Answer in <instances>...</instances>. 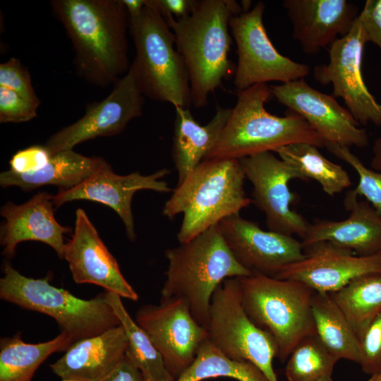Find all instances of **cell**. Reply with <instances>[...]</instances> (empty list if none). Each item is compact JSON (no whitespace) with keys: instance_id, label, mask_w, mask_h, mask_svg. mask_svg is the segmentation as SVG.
I'll return each mask as SVG.
<instances>
[{"instance_id":"836d02e7","label":"cell","mask_w":381,"mask_h":381,"mask_svg":"<svg viewBox=\"0 0 381 381\" xmlns=\"http://www.w3.org/2000/svg\"><path fill=\"white\" fill-rule=\"evenodd\" d=\"M362 370L370 375L381 372V313L372 321L360 339Z\"/></svg>"},{"instance_id":"4dcf8cb0","label":"cell","mask_w":381,"mask_h":381,"mask_svg":"<svg viewBox=\"0 0 381 381\" xmlns=\"http://www.w3.org/2000/svg\"><path fill=\"white\" fill-rule=\"evenodd\" d=\"M219 377L238 381H269L253 363L229 358L208 339L199 348L191 365L175 381H201Z\"/></svg>"},{"instance_id":"52a82bcc","label":"cell","mask_w":381,"mask_h":381,"mask_svg":"<svg viewBox=\"0 0 381 381\" xmlns=\"http://www.w3.org/2000/svg\"><path fill=\"white\" fill-rule=\"evenodd\" d=\"M237 279L246 315L274 337L282 362L301 339L316 334L311 308L314 291L309 286L255 273Z\"/></svg>"},{"instance_id":"d4e9b609","label":"cell","mask_w":381,"mask_h":381,"mask_svg":"<svg viewBox=\"0 0 381 381\" xmlns=\"http://www.w3.org/2000/svg\"><path fill=\"white\" fill-rule=\"evenodd\" d=\"M106 162L102 157L64 150L52 155L47 164L37 171L19 174L9 169L1 172L0 185L3 188L18 186L24 191L47 185L67 190L81 183Z\"/></svg>"},{"instance_id":"1f68e13d","label":"cell","mask_w":381,"mask_h":381,"mask_svg":"<svg viewBox=\"0 0 381 381\" xmlns=\"http://www.w3.org/2000/svg\"><path fill=\"white\" fill-rule=\"evenodd\" d=\"M337 361L317 334L307 336L298 342L290 354L285 375L289 381H315L332 375Z\"/></svg>"},{"instance_id":"7c38bea8","label":"cell","mask_w":381,"mask_h":381,"mask_svg":"<svg viewBox=\"0 0 381 381\" xmlns=\"http://www.w3.org/2000/svg\"><path fill=\"white\" fill-rule=\"evenodd\" d=\"M135 321L148 335L175 380L191 365L208 339L207 329L195 320L187 302L181 298L143 305Z\"/></svg>"},{"instance_id":"4fadbf2b","label":"cell","mask_w":381,"mask_h":381,"mask_svg":"<svg viewBox=\"0 0 381 381\" xmlns=\"http://www.w3.org/2000/svg\"><path fill=\"white\" fill-rule=\"evenodd\" d=\"M239 160L253 186L251 200L265 213L269 230L291 236L296 234L303 238L309 223L291 209L295 195L290 191L289 182L296 179L306 181L303 176L270 152Z\"/></svg>"},{"instance_id":"ba28073f","label":"cell","mask_w":381,"mask_h":381,"mask_svg":"<svg viewBox=\"0 0 381 381\" xmlns=\"http://www.w3.org/2000/svg\"><path fill=\"white\" fill-rule=\"evenodd\" d=\"M0 298L22 308L54 318L74 343L121 325L106 293L89 299L75 297L49 284L48 277L32 279L21 274L8 262L2 267Z\"/></svg>"},{"instance_id":"277c9868","label":"cell","mask_w":381,"mask_h":381,"mask_svg":"<svg viewBox=\"0 0 381 381\" xmlns=\"http://www.w3.org/2000/svg\"><path fill=\"white\" fill-rule=\"evenodd\" d=\"M245 178L239 159L203 160L173 190L162 210L169 219L183 214L179 242L190 241L248 206L252 200L244 192Z\"/></svg>"},{"instance_id":"ab89813d","label":"cell","mask_w":381,"mask_h":381,"mask_svg":"<svg viewBox=\"0 0 381 381\" xmlns=\"http://www.w3.org/2000/svg\"><path fill=\"white\" fill-rule=\"evenodd\" d=\"M163 17L174 15L181 18L189 15L194 6L195 0H153Z\"/></svg>"},{"instance_id":"8992f818","label":"cell","mask_w":381,"mask_h":381,"mask_svg":"<svg viewBox=\"0 0 381 381\" xmlns=\"http://www.w3.org/2000/svg\"><path fill=\"white\" fill-rule=\"evenodd\" d=\"M135 56L130 68L144 96L189 109L190 84L175 35L154 4L147 0L141 14L129 18Z\"/></svg>"},{"instance_id":"83f0119b","label":"cell","mask_w":381,"mask_h":381,"mask_svg":"<svg viewBox=\"0 0 381 381\" xmlns=\"http://www.w3.org/2000/svg\"><path fill=\"white\" fill-rule=\"evenodd\" d=\"M330 295L360 341L381 313V273L359 277Z\"/></svg>"},{"instance_id":"cb8c5ba5","label":"cell","mask_w":381,"mask_h":381,"mask_svg":"<svg viewBox=\"0 0 381 381\" xmlns=\"http://www.w3.org/2000/svg\"><path fill=\"white\" fill-rule=\"evenodd\" d=\"M176 117L172 143V159L178 172L177 186L205 159L217 143L231 109L217 106L209 123L200 125L189 109L174 107Z\"/></svg>"},{"instance_id":"f35d334b","label":"cell","mask_w":381,"mask_h":381,"mask_svg":"<svg viewBox=\"0 0 381 381\" xmlns=\"http://www.w3.org/2000/svg\"><path fill=\"white\" fill-rule=\"evenodd\" d=\"M97 381H144L140 370L126 356L107 375Z\"/></svg>"},{"instance_id":"d6986e66","label":"cell","mask_w":381,"mask_h":381,"mask_svg":"<svg viewBox=\"0 0 381 381\" xmlns=\"http://www.w3.org/2000/svg\"><path fill=\"white\" fill-rule=\"evenodd\" d=\"M64 259L77 284H93L132 301L138 295L123 276L84 210L75 212L73 234L66 243Z\"/></svg>"},{"instance_id":"5bb4252c","label":"cell","mask_w":381,"mask_h":381,"mask_svg":"<svg viewBox=\"0 0 381 381\" xmlns=\"http://www.w3.org/2000/svg\"><path fill=\"white\" fill-rule=\"evenodd\" d=\"M144 101L135 75L129 68L104 99L88 104L83 116L54 133L44 145L52 156L97 137L119 134L131 120L141 116Z\"/></svg>"},{"instance_id":"5b68a950","label":"cell","mask_w":381,"mask_h":381,"mask_svg":"<svg viewBox=\"0 0 381 381\" xmlns=\"http://www.w3.org/2000/svg\"><path fill=\"white\" fill-rule=\"evenodd\" d=\"M168 260L160 300H185L195 320L207 329L212 296L226 279L251 273L229 250L219 224L165 252Z\"/></svg>"},{"instance_id":"4316f807","label":"cell","mask_w":381,"mask_h":381,"mask_svg":"<svg viewBox=\"0 0 381 381\" xmlns=\"http://www.w3.org/2000/svg\"><path fill=\"white\" fill-rule=\"evenodd\" d=\"M311 308L316 334L339 361H360V341L330 294L314 291Z\"/></svg>"},{"instance_id":"9c48e42d","label":"cell","mask_w":381,"mask_h":381,"mask_svg":"<svg viewBox=\"0 0 381 381\" xmlns=\"http://www.w3.org/2000/svg\"><path fill=\"white\" fill-rule=\"evenodd\" d=\"M207 331L209 341L226 357L250 362L269 381H278L272 365L278 346L268 332L246 315L237 277L225 279L213 293Z\"/></svg>"},{"instance_id":"8d00e7d4","label":"cell","mask_w":381,"mask_h":381,"mask_svg":"<svg viewBox=\"0 0 381 381\" xmlns=\"http://www.w3.org/2000/svg\"><path fill=\"white\" fill-rule=\"evenodd\" d=\"M52 155L45 145H35L20 150L11 157V170L16 173H28L37 171L49 162Z\"/></svg>"},{"instance_id":"603a6c76","label":"cell","mask_w":381,"mask_h":381,"mask_svg":"<svg viewBox=\"0 0 381 381\" xmlns=\"http://www.w3.org/2000/svg\"><path fill=\"white\" fill-rule=\"evenodd\" d=\"M127 346L128 338L121 325L75 341L49 367L62 380L97 381L120 363Z\"/></svg>"},{"instance_id":"9a60e30c","label":"cell","mask_w":381,"mask_h":381,"mask_svg":"<svg viewBox=\"0 0 381 381\" xmlns=\"http://www.w3.org/2000/svg\"><path fill=\"white\" fill-rule=\"evenodd\" d=\"M279 103L302 118L325 143L365 147L369 138L365 128L332 95L314 89L304 79L270 86Z\"/></svg>"},{"instance_id":"d590c367","label":"cell","mask_w":381,"mask_h":381,"mask_svg":"<svg viewBox=\"0 0 381 381\" xmlns=\"http://www.w3.org/2000/svg\"><path fill=\"white\" fill-rule=\"evenodd\" d=\"M0 87L10 89L30 100L40 102L28 70L17 58L12 57L0 64Z\"/></svg>"},{"instance_id":"7a4b0ae2","label":"cell","mask_w":381,"mask_h":381,"mask_svg":"<svg viewBox=\"0 0 381 381\" xmlns=\"http://www.w3.org/2000/svg\"><path fill=\"white\" fill-rule=\"evenodd\" d=\"M242 12L235 1L195 0L187 16L164 17L175 35L188 75L191 104L196 108L206 106L210 95L232 72L229 20Z\"/></svg>"},{"instance_id":"7bdbcfd3","label":"cell","mask_w":381,"mask_h":381,"mask_svg":"<svg viewBox=\"0 0 381 381\" xmlns=\"http://www.w3.org/2000/svg\"><path fill=\"white\" fill-rule=\"evenodd\" d=\"M368 381H381V372L372 375Z\"/></svg>"},{"instance_id":"b9f144b4","label":"cell","mask_w":381,"mask_h":381,"mask_svg":"<svg viewBox=\"0 0 381 381\" xmlns=\"http://www.w3.org/2000/svg\"><path fill=\"white\" fill-rule=\"evenodd\" d=\"M373 157L370 162V167L375 171H381V136L374 141L373 148Z\"/></svg>"},{"instance_id":"8fae6325","label":"cell","mask_w":381,"mask_h":381,"mask_svg":"<svg viewBox=\"0 0 381 381\" xmlns=\"http://www.w3.org/2000/svg\"><path fill=\"white\" fill-rule=\"evenodd\" d=\"M368 43L357 18L351 31L329 47V62L313 69L315 80L332 86V95L340 97L360 125L381 126V103L369 91L362 73L363 50Z\"/></svg>"},{"instance_id":"60d3db41","label":"cell","mask_w":381,"mask_h":381,"mask_svg":"<svg viewBox=\"0 0 381 381\" xmlns=\"http://www.w3.org/2000/svg\"><path fill=\"white\" fill-rule=\"evenodd\" d=\"M147 0H122L126 11L129 15V18L138 17L144 7L147 4Z\"/></svg>"},{"instance_id":"2e32d148","label":"cell","mask_w":381,"mask_h":381,"mask_svg":"<svg viewBox=\"0 0 381 381\" xmlns=\"http://www.w3.org/2000/svg\"><path fill=\"white\" fill-rule=\"evenodd\" d=\"M219 226L235 259L251 274L274 277L306 258L302 243L293 236L265 231L239 214L222 219Z\"/></svg>"},{"instance_id":"30bf717a","label":"cell","mask_w":381,"mask_h":381,"mask_svg":"<svg viewBox=\"0 0 381 381\" xmlns=\"http://www.w3.org/2000/svg\"><path fill=\"white\" fill-rule=\"evenodd\" d=\"M262 1L253 8L234 16L229 28L237 47L238 63L234 85L236 92L257 84L277 81L286 83L304 79L310 68L279 53L269 38L263 24Z\"/></svg>"},{"instance_id":"f6af8a7d","label":"cell","mask_w":381,"mask_h":381,"mask_svg":"<svg viewBox=\"0 0 381 381\" xmlns=\"http://www.w3.org/2000/svg\"><path fill=\"white\" fill-rule=\"evenodd\" d=\"M61 381H75V380H68V379H64Z\"/></svg>"},{"instance_id":"ac0fdd59","label":"cell","mask_w":381,"mask_h":381,"mask_svg":"<svg viewBox=\"0 0 381 381\" xmlns=\"http://www.w3.org/2000/svg\"><path fill=\"white\" fill-rule=\"evenodd\" d=\"M169 172L167 169H162L147 176L138 171L121 176L115 174L106 162L79 185L67 190H60L53 195V202L56 207L78 200L104 204L119 214L124 224L127 237L134 241L136 234L131 210L133 195L140 190L161 193L171 191L166 181L159 180Z\"/></svg>"},{"instance_id":"f546056e","label":"cell","mask_w":381,"mask_h":381,"mask_svg":"<svg viewBox=\"0 0 381 381\" xmlns=\"http://www.w3.org/2000/svg\"><path fill=\"white\" fill-rule=\"evenodd\" d=\"M275 152L306 180L312 179L318 181L329 196L341 193L351 185L347 171L341 165L325 157L313 145L297 143L282 147Z\"/></svg>"},{"instance_id":"e0dca14e","label":"cell","mask_w":381,"mask_h":381,"mask_svg":"<svg viewBox=\"0 0 381 381\" xmlns=\"http://www.w3.org/2000/svg\"><path fill=\"white\" fill-rule=\"evenodd\" d=\"M303 246L306 258L285 267L274 278L301 282L315 292L331 294L359 277L381 273V253L358 256L329 241Z\"/></svg>"},{"instance_id":"74e56055","label":"cell","mask_w":381,"mask_h":381,"mask_svg":"<svg viewBox=\"0 0 381 381\" xmlns=\"http://www.w3.org/2000/svg\"><path fill=\"white\" fill-rule=\"evenodd\" d=\"M368 42L381 50V0H367L358 16Z\"/></svg>"},{"instance_id":"ffe728a7","label":"cell","mask_w":381,"mask_h":381,"mask_svg":"<svg viewBox=\"0 0 381 381\" xmlns=\"http://www.w3.org/2000/svg\"><path fill=\"white\" fill-rule=\"evenodd\" d=\"M292 37L307 54L328 48L351 30L359 13L346 0H284Z\"/></svg>"},{"instance_id":"ee69618b","label":"cell","mask_w":381,"mask_h":381,"mask_svg":"<svg viewBox=\"0 0 381 381\" xmlns=\"http://www.w3.org/2000/svg\"><path fill=\"white\" fill-rule=\"evenodd\" d=\"M315 381H333V380L332 378V375H327L322 377Z\"/></svg>"},{"instance_id":"6da1fadb","label":"cell","mask_w":381,"mask_h":381,"mask_svg":"<svg viewBox=\"0 0 381 381\" xmlns=\"http://www.w3.org/2000/svg\"><path fill=\"white\" fill-rule=\"evenodd\" d=\"M50 6L71 42L80 77L104 87L127 73V11L122 0H52Z\"/></svg>"},{"instance_id":"7402d4cb","label":"cell","mask_w":381,"mask_h":381,"mask_svg":"<svg viewBox=\"0 0 381 381\" xmlns=\"http://www.w3.org/2000/svg\"><path fill=\"white\" fill-rule=\"evenodd\" d=\"M349 217L342 221H317L309 224L303 246L329 241L356 255L381 253V216L368 201H358L349 191L344 199Z\"/></svg>"},{"instance_id":"e575fe53","label":"cell","mask_w":381,"mask_h":381,"mask_svg":"<svg viewBox=\"0 0 381 381\" xmlns=\"http://www.w3.org/2000/svg\"><path fill=\"white\" fill-rule=\"evenodd\" d=\"M40 102L30 100L18 93L0 87V122L21 123L37 116Z\"/></svg>"},{"instance_id":"3957f363","label":"cell","mask_w":381,"mask_h":381,"mask_svg":"<svg viewBox=\"0 0 381 381\" xmlns=\"http://www.w3.org/2000/svg\"><path fill=\"white\" fill-rule=\"evenodd\" d=\"M271 96L267 84L237 92L236 103L204 160L240 159L297 143L325 147L324 140L300 115L289 110L284 116L268 112L265 104Z\"/></svg>"},{"instance_id":"f1b7e54d","label":"cell","mask_w":381,"mask_h":381,"mask_svg":"<svg viewBox=\"0 0 381 381\" xmlns=\"http://www.w3.org/2000/svg\"><path fill=\"white\" fill-rule=\"evenodd\" d=\"M105 293L128 338L125 356L140 370L144 381H175V378L168 371L162 355L148 335L126 310L121 297L113 292Z\"/></svg>"},{"instance_id":"484cf974","label":"cell","mask_w":381,"mask_h":381,"mask_svg":"<svg viewBox=\"0 0 381 381\" xmlns=\"http://www.w3.org/2000/svg\"><path fill=\"white\" fill-rule=\"evenodd\" d=\"M74 341L66 333L42 343L24 342L18 333L0 339V381H32L38 367L53 353L66 351Z\"/></svg>"},{"instance_id":"d6a6232c","label":"cell","mask_w":381,"mask_h":381,"mask_svg":"<svg viewBox=\"0 0 381 381\" xmlns=\"http://www.w3.org/2000/svg\"><path fill=\"white\" fill-rule=\"evenodd\" d=\"M325 147L337 158L349 164L358 175L357 186L349 192L354 196H363L381 216V171L366 167L349 147L325 143Z\"/></svg>"},{"instance_id":"44dd1931","label":"cell","mask_w":381,"mask_h":381,"mask_svg":"<svg viewBox=\"0 0 381 381\" xmlns=\"http://www.w3.org/2000/svg\"><path fill=\"white\" fill-rule=\"evenodd\" d=\"M54 205L53 195L40 192L21 205L9 201L2 206L0 214L6 220L0 230L2 254L12 258L18 243L35 241L49 245L59 258H64L66 243L64 234L71 229L56 221Z\"/></svg>"}]
</instances>
